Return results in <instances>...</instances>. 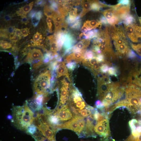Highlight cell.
<instances>
[{"label": "cell", "instance_id": "obj_1", "mask_svg": "<svg viewBox=\"0 0 141 141\" xmlns=\"http://www.w3.org/2000/svg\"><path fill=\"white\" fill-rule=\"evenodd\" d=\"M12 116L14 125L18 129L26 131L35 118L34 113L26 103L22 106L14 107Z\"/></svg>", "mask_w": 141, "mask_h": 141}, {"label": "cell", "instance_id": "obj_2", "mask_svg": "<svg viewBox=\"0 0 141 141\" xmlns=\"http://www.w3.org/2000/svg\"><path fill=\"white\" fill-rule=\"evenodd\" d=\"M127 108L132 113L141 114V90L137 86L132 85L125 89Z\"/></svg>", "mask_w": 141, "mask_h": 141}, {"label": "cell", "instance_id": "obj_3", "mask_svg": "<svg viewBox=\"0 0 141 141\" xmlns=\"http://www.w3.org/2000/svg\"><path fill=\"white\" fill-rule=\"evenodd\" d=\"M33 122L41 133L49 140L55 141L54 136L57 130L49 122L44 113H38Z\"/></svg>", "mask_w": 141, "mask_h": 141}, {"label": "cell", "instance_id": "obj_4", "mask_svg": "<svg viewBox=\"0 0 141 141\" xmlns=\"http://www.w3.org/2000/svg\"><path fill=\"white\" fill-rule=\"evenodd\" d=\"M68 103L72 112L76 115H79L78 111L87 105L81 93L72 84H70L69 87Z\"/></svg>", "mask_w": 141, "mask_h": 141}, {"label": "cell", "instance_id": "obj_5", "mask_svg": "<svg viewBox=\"0 0 141 141\" xmlns=\"http://www.w3.org/2000/svg\"><path fill=\"white\" fill-rule=\"evenodd\" d=\"M51 73L47 70L40 74L34 81V88L36 95H44L50 92Z\"/></svg>", "mask_w": 141, "mask_h": 141}, {"label": "cell", "instance_id": "obj_6", "mask_svg": "<svg viewBox=\"0 0 141 141\" xmlns=\"http://www.w3.org/2000/svg\"><path fill=\"white\" fill-rule=\"evenodd\" d=\"M125 91V88L119 87H112L105 95L101 102L105 107L109 106L122 96Z\"/></svg>", "mask_w": 141, "mask_h": 141}, {"label": "cell", "instance_id": "obj_7", "mask_svg": "<svg viewBox=\"0 0 141 141\" xmlns=\"http://www.w3.org/2000/svg\"><path fill=\"white\" fill-rule=\"evenodd\" d=\"M68 104L65 105L60 109H57L54 111L51 112L55 115L60 121H67L72 119L75 115L72 110L69 108Z\"/></svg>", "mask_w": 141, "mask_h": 141}, {"label": "cell", "instance_id": "obj_8", "mask_svg": "<svg viewBox=\"0 0 141 141\" xmlns=\"http://www.w3.org/2000/svg\"><path fill=\"white\" fill-rule=\"evenodd\" d=\"M61 87L60 89V102L57 108L60 109L64 105L67 104L66 102L68 101L69 87L70 82L64 78L61 81Z\"/></svg>", "mask_w": 141, "mask_h": 141}, {"label": "cell", "instance_id": "obj_9", "mask_svg": "<svg viewBox=\"0 0 141 141\" xmlns=\"http://www.w3.org/2000/svg\"><path fill=\"white\" fill-rule=\"evenodd\" d=\"M84 117L80 115H76L68 121L56 126L55 127V128L57 130L62 128L70 130L75 132L77 134L78 131L79 122Z\"/></svg>", "mask_w": 141, "mask_h": 141}, {"label": "cell", "instance_id": "obj_10", "mask_svg": "<svg viewBox=\"0 0 141 141\" xmlns=\"http://www.w3.org/2000/svg\"><path fill=\"white\" fill-rule=\"evenodd\" d=\"M94 130L96 133L104 138H107L110 133L108 119L105 118L96 123Z\"/></svg>", "mask_w": 141, "mask_h": 141}, {"label": "cell", "instance_id": "obj_11", "mask_svg": "<svg viewBox=\"0 0 141 141\" xmlns=\"http://www.w3.org/2000/svg\"><path fill=\"white\" fill-rule=\"evenodd\" d=\"M135 24L128 25H124L126 33L129 39L133 42L137 43L138 42V38H141V35L136 30Z\"/></svg>", "mask_w": 141, "mask_h": 141}, {"label": "cell", "instance_id": "obj_12", "mask_svg": "<svg viewBox=\"0 0 141 141\" xmlns=\"http://www.w3.org/2000/svg\"><path fill=\"white\" fill-rule=\"evenodd\" d=\"M86 50H80L75 51L67 56L65 58L66 63L74 62L78 63L83 61L84 58V55Z\"/></svg>", "mask_w": 141, "mask_h": 141}, {"label": "cell", "instance_id": "obj_13", "mask_svg": "<svg viewBox=\"0 0 141 141\" xmlns=\"http://www.w3.org/2000/svg\"><path fill=\"white\" fill-rule=\"evenodd\" d=\"M102 13L109 24L114 26L120 23V21L115 14V11L113 9L111 8L102 11Z\"/></svg>", "mask_w": 141, "mask_h": 141}, {"label": "cell", "instance_id": "obj_14", "mask_svg": "<svg viewBox=\"0 0 141 141\" xmlns=\"http://www.w3.org/2000/svg\"><path fill=\"white\" fill-rule=\"evenodd\" d=\"M44 58L43 54L40 50L34 49L30 50L28 52L26 58V61L31 63L32 61L35 60H44Z\"/></svg>", "mask_w": 141, "mask_h": 141}, {"label": "cell", "instance_id": "obj_15", "mask_svg": "<svg viewBox=\"0 0 141 141\" xmlns=\"http://www.w3.org/2000/svg\"><path fill=\"white\" fill-rule=\"evenodd\" d=\"M130 10V5H121L115 11V14L120 23L129 14Z\"/></svg>", "mask_w": 141, "mask_h": 141}, {"label": "cell", "instance_id": "obj_16", "mask_svg": "<svg viewBox=\"0 0 141 141\" xmlns=\"http://www.w3.org/2000/svg\"><path fill=\"white\" fill-rule=\"evenodd\" d=\"M49 40L50 45V53L54 57L58 54L57 51H58V48L56 36L55 34L48 37Z\"/></svg>", "mask_w": 141, "mask_h": 141}, {"label": "cell", "instance_id": "obj_17", "mask_svg": "<svg viewBox=\"0 0 141 141\" xmlns=\"http://www.w3.org/2000/svg\"><path fill=\"white\" fill-rule=\"evenodd\" d=\"M56 78H58L63 76L69 77L68 71L65 63L62 62L58 64L56 70Z\"/></svg>", "mask_w": 141, "mask_h": 141}, {"label": "cell", "instance_id": "obj_18", "mask_svg": "<svg viewBox=\"0 0 141 141\" xmlns=\"http://www.w3.org/2000/svg\"><path fill=\"white\" fill-rule=\"evenodd\" d=\"M76 42V40L72 34L68 33H66L63 46L64 51L66 50L73 46Z\"/></svg>", "mask_w": 141, "mask_h": 141}, {"label": "cell", "instance_id": "obj_19", "mask_svg": "<svg viewBox=\"0 0 141 141\" xmlns=\"http://www.w3.org/2000/svg\"><path fill=\"white\" fill-rule=\"evenodd\" d=\"M117 55L122 57L126 55L130 49L127 44H124L115 47Z\"/></svg>", "mask_w": 141, "mask_h": 141}, {"label": "cell", "instance_id": "obj_20", "mask_svg": "<svg viewBox=\"0 0 141 141\" xmlns=\"http://www.w3.org/2000/svg\"><path fill=\"white\" fill-rule=\"evenodd\" d=\"M92 1L82 0L80 4L82 7V11L80 15V17H83L86 13L91 10Z\"/></svg>", "mask_w": 141, "mask_h": 141}, {"label": "cell", "instance_id": "obj_21", "mask_svg": "<svg viewBox=\"0 0 141 141\" xmlns=\"http://www.w3.org/2000/svg\"><path fill=\"white\" fill-rule=\"evenodd\" d=\"M33 3V2H32L20 8L16 12L17 15L22 16H25V15L29 13L32 9Z\"/></svg>", "mask_w": 141, "mask_h": 141}, {"label": "cell", "instance_id": "obj_22", "mask_svg": "<svg viewBox=\"0 0 141 141\" xmlns=\"http://www.w3.org/2000/svg\"><path fill=\"white\" fill-rule=\"evenodd\" d=\"M101 24H102L99 21H97L95 20H87L84 23L83 25L87 27L88 30L90 31L92 29L98 27Z\"/></svg>", "mask_w": 141, "mask_h": 141}, {"label": "cell", "instance_id": "obj_23", "mask_svg": "<svg viewBox=\"0 0 141 141\" xmlns=\"http://www.w3.org/2000/svg\"><path fill=\"white\" fill-rule=\"evenodd\" d=\"M42 12L39 11L36 12L32 17V23L34 26H36L38 24L42 16Z\"/></svg>", "mask_w": 141, "mask_h": 141}, {"label": "cell", "instance_id": "obj_24", "mask_svg": "<svg viewBox=\"0 0 141 141\" xmlns=\"http://www.w3.org/2000/svg\"><path fill=\"white\" fill-rule=\"evenodd\" d=\"M136 19L133 16L130 14L128 15L122 21L124 25H128L134 24Z\"/></svg>", "mask_w": 141, "mask_h": 141}, {"label": "cell", "instance_id": "obj_25", "mask_svg": "<svg viewBox=\"0 0 141 141\" xmlns=\"http://www.w3.org/2000/svg\"><path fill=\"white\" fill-rule=\"evenodd\" d=\"M101 8L102 7L99 1H92L91 10L97 11H99Z\"/></svg>", "mask_w": 141, "mask_h": 141}, {"label": "cell", "instance_id": "obj_26", "mask_svg": "<svg viewBox=\"0 0 141 141\" xmlns=\"http://www.w3.org/2000/svg\"><path fill=\"white\" fill-rule=\"evenodd\" d=\"M44 9V14L47 17H52L55 13L56 12L52 9L50 7L47 5L45 6Z\"/></svg>", "mask_w": 141, "mask_h": 141}, {"label": "cell", "instance_id": "obj_27", "mask_svg": "<svg viewBox=\"0 0 141 141\" xmlns=\"http://www.w3.org/2000/svg\"><path fill=\"white\" fill-rule=\"evenodd\" d=\"M128 58L132 59L138 58L141 60V57L139 56L132 50L130 49L128 51L126 55Z\"/></svg>", "mask_w": 141, "mask_h": 141}, {"label": "cell", "instance_id": "obj_28", "mask_svg": "<svg viewBox=\"0 0 141 141\" xmlns=\"http://www.w3.org/2000/svg\"><path fill=\"white\" fill-rule=\"evenodd\" d=\"M96 55V54L92 50H86L84 54V59L89 60L95 56Z\"/></svg>", "mask_w": 141, "mask_h": 141}, {"label": "cell", "instance_id": "obj_29", "mask_svg": "<svg viewBox=\"0 0 141 141\" xmlns=\"http://www.w3.org/2000/svg\"><path fill=\"white\" fill-rule=\"evenodd\" d=\"M131 45L132 49L141 57V44H135L131 43Z\"/></svg>", "mask_w": 141, "mask_h": 141}, {"label": "cell", "instance_id": "obj_30", "mask_svg": "<svg viewBox=\"0 0 141 141\" xmlns=\"http://www.w3.org/2000/svg\"><path fill=\"white\" fill-rule=\"evenodd\" d=\"M81 24V21L79 19L77 20L74 23L70 25V27L73 29L78 30L80 28Z\"/></svg>", "mask_w": 141, "mask_h": 141}, {"label": "cell", "instance_id": "obj_31", "mask_svg": "<svg viewBox=\"0 0 141 141\" xmlns=\"http://www.w3.org/2000/svg\"><path fill=\"white\" fill-rule=\"evenodd\" d=\"M123 141H141V133L136 136H134L131 134Z\"/></svg>", "mask_w": 141, "mask_h": 141}, {"label": "cell", "instance_id": "obj_32", "mask_svg": "<svg viewBox=\"0 0 141 141\" xmlns=\"http://www.w3.org/2000/svg\"><path fill=\"white\" fill-rule=\"evenodd\" d=\"M117 68L115 67H112L109 68L108 73V74L111 76L118 77V70Z\"/></svg>", "mask_w": 141, "mask_h": 141}, {"label": "cell", "instance_id": "obj_33", "mask_svg": "<svg viewBox=\"0 0 141 141\" xmlns=\"http://www.w3.org/2000/svg\"><path fill=\"white\" fill-rule=\"evenodd\" d=\"M0 46L3 49H7L10 48L12 45L7 42L1 40V41Z\"/></svg>", "mask_w": 141, "mask_h": 141}, {"label": "cell", "instance_id": "obj_34", "mask_svg": "<svg viewBox=\"0 0 141 141\" xmlns=\"http://www.w3.org/2000/svg\"><path fill=\"white\" fill-rule=\"evenodd\" d=\"M77 63L74 62H71L67 63L66 66L67 68L69 70H73L76 68L77 67Z\"/></svg>", "mask_w": 141, "mask_h": 141}, {"label": "cell", "instance_id": "obj_35", "mask_svg": "<svg viewBox=\"0 0 141 141\" xmlns=\"http://www.w3.org/2000/svg\"><path fill=\"white\" fill-rule=\"evenodd\" d=\"M42 35L38 32L34 34L33 37V42H37L40 41V40L42 38Z\"/></svg>", "mask_w": 141, "mask_h": 141}, {"label": "cell", "instance_id": "obj_36", "mask_svg": "<svg viewBox=\"0 0 141 141\" xmlns=\"http://www.w3.org/2000/svg\"><path fill=\"white\" fill-rule=\"evenodd\" d=\"M109 66L105 63H104L100 68V72L102 73H107L109 69Z\"/></svg>", "mask_w": 141, "mask_h": 141}, {"label": "cell", "instance_id": "obj_37", "mask_svg": "<svg viewBox=\"0 0 141 141\" xmlns=\"http://www.w3.org/2000/svg\"><path fill=\"white\" fill-rule=\"evenodd\" d=\"M36 127L34 124H32L28 128L27 131L31 134H34L36 131Z\"/></svg>", "mask_w": 141, "mask_h": 141}, {"label": "cell", "instance_id": "obj_38", "mask_svg": "<svg viewBox=\"0 0 141 141\" xmlns=\"http://www.w3.org/2000/svg\"><path fill=\"white\" fill-rule=\"evenodd\" d=\"M133 83L135 85L141 90V77L139 78L138 77L134 79Z\"/></svg>", "mask_w": 141, "mask_h": 141}, {"label": "cell", "instance_id": "obj_39", "mask_svg": "<svg viewBox=\"0 0 141 141\" xmlns=\"http://www.w3.org/2000/svg\"><path fill=\"white\" fill-rule=\"evenodd\" d=\"M130 1L129 0H118V4H120L123 5H130Z\"/></svg>", "mask_w": 141, "mask_h": 141}, {"label": "cell", "instance_id": "obj_40", "mask_svg": "<svg viewBox=\"0 0 141 141\" xmlns=\"http://www.w3.org/2000/svg\"><path fill=\"white\" fill-rule=\"evenodd\" d=\"M99 21L102 25H106L109 24L106 19L104 16L102 15L100 17Z\"/></svg>", "mask_w": 141, "mask_h": 141}, {"label": "cell", "instance_id": "obj_41", "mask_svg": "<svg viewBox=\"0 0 141 141\" xmlns=\"http://www.w3.org/2000/svg\"><path fill=\"white\" fill-rule=\"evenodd\" d=\"M96 57L98 62L104 63L105 58L103 54H99L97 55Z\"/></svg>", "mask_w": 141, "mask_h": 141}, {"label": "cell", "instance_id": "obj_42", "mask_svg": "<svg viewBox=\"0 0 141 141\" xmlns=\"http://www.w3.org/2000/svg\"><path fill=\"white\" fill-rule=\"evenodd\" d=\"M20 38L15 34L10 35V39L13 42H16Z\"/></svg>", "mask_w": 141, "mask_h": 141}, {"label": "cell", "instance_id": "obj_43", "mask_svg": "<svg viewBox=\"0 0 141 141\" xmlns=\"http://www.w3.org/2000/svg\"><path fill=\"white\" fill-rule=\"evenodd\" d=\"M21 30L22 35L24 37L27 36L29 33V29L28 28L22 29Z\"/></svg>", "mask_w": 141, "mask_h": 141}, {"label": "cell", "instance_id": "obj_44", "mask_svg": "<svg viewBox=\"0 0 141 141\" xmlns=\"http://www.w3.org/2000/svg\"><path fill=\"white\" fill-rule=\"evenodd\" d=\"M14 34L21 38L22 35L21 30L19 29L15 28L14 30Z\"/></svg>", "mask_w": 141, "mask_h": 141}, {"label": "cell", "instance_id": "obj_45", "mask_svg": "<svg viewBox=\"0 0 141 141\" xmlns=\"http://www.w3.org/2000/svg\"><path fill=\"white\" fill-rule=\"evenodd\" d=\"M88 28L85 26H83L80 29V31L82 33L85 34L88 31Z\"/></svg>", "mask_w": 141, "mask_h": 141}, {"label": "cell", "instance_id": "obj_46", "mask_svg": "<svg viewBox=\"0 0 141 141\" xmlns=\"http://www.w3.org/2000/svg\"><path fill=\"white\" fill-rule=\"evenodd\" d=\"M22 20L21 22L25 24H26L28 20L25 16H22Z\"/></svg>", "mask_w": 141, "mask_h": 141}, {"label": "cell", "instance_id": "obj_47", "mask_svg": "<svg viewBox=\"0 0 141 141\" xmlns=\"http://www.w3.org/2000/svg\"><path fill=\"white\" fill-rule=\"evenodd\" d=\"M48 27L49 30V31L50 32H51L52 31V24L51 22L47 23Z\"/></svg>", "mask_w": 141, "mask_h": 141}, {"label": "cell", "instance_id": "obj_48", "mask_svg": "<svg viewBox=\"0 0 141 141\" xmlns=\"http://www.w3.org/2000/svg\"><path fill=\"white\" fill-rule=\"evenodd\" d=\"M52 20V17H48L46 19V21L47 23L51 22Z\"/></svg>", "mask_w": 141, "mask_h": 141}, {"label": "cell", "instance_id": "obj_49", "mask_svg": "<svg viewBox=\"0 0 141 141\" xmlns=\"http://www.w3.org/2000/svg\"><path fill=\"white\" fill-rule=\"evenodd\" d=\"M138 19L141 25V17H138Z\"/></svg>", "mask_w": 141, "mask_h": 141}, {"label": "cell", "instance_id": "obj_50", "mask_svg": "<svg viewBox=\"0 0 141 141\" xmlns=\"http://www.w3.org/2000/svg\"><path fill=\"white\" fill-rule=\"evenodd\" d=\"M81 141H83L81 140Z\"/></svg>", "mask_w": 141, "mask_h": 141}]
</instances>
